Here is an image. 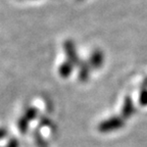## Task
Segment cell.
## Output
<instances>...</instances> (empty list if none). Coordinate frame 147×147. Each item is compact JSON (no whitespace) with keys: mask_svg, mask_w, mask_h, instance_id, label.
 I'll return each mask as SVG.
<instances>
[{"mask_svg":"<svg viewBox=\"0 0 147 147\" xmlns=\"http://www.w3.org/2000/svg\"><path fill=\"white\" fill-rule=\"evenodd\" d=\"M125 125V119L122 117H111L104 119L98 125V131L100 133H111L123 128Z\"/></svg>","mask_w":147,"mask_h":147,"instance_id":"1","label":"cell"},{"mask_svg":"<svg viewBox=\"0 0 147 147\" xmlns=\"http://www.w3.org/2000/svg\"><path fill=\"white\" fill-rule=\"evenodd\" d=\"M63 51H64V53H65V55H67V61L71 62L74 67L79 65V63L81 62L80 58H79L78 52H77L76 45H75V43H74L71 40H67V41H64Z\"/></svg>","mask_w":147,"mask_h":147,"instance_id":"2","label":"cell"},{"mask_svg":"<svg viewBox=\"0 0 147 147\" xmlns=\"http://www.w3.org/2000/svg\"><path fill=\"white\" fill-rule=\"evenodd\" d=\"M104 62V55L102 53V51L99 50V49H96L92 52L91 56L89 57V62L88 63L90 64L91 69H100L102 67V64Z\"/></svg>","mask_w":147,"mask_h":147,"instance_id":"3","label":"cell"},{"mask_svg":"<svg viewBox=\"0 0 147 147\" xmlns=\"http://www.w3.org/2000/svg\"><path fill=\"white\" fill-rule=\"evenodd\" d=\"M135 113V106H134V102L130 96H127L124 100L122 107V117L124 119H130L132 115Z\"/></svg>","mask_w":147,"mask_h":147,"instance_id":"4","label":"cell"},{"mask_svg":"<svg viewBox=\"0 0 147 147\" xmlns=\"http://www.w3.org/2000/svg\"><path fill=\"white\" fill-rule=\"evenodd\" d=\"M78 67H79V80L84 83L87 82L90 77V71H91L90 64L86 61H81L79 63Z\"/></svg>","mask_w":147,"mask_h":147,"instance_id":"5","label":"cell"},{"mask_svg":"<svg viewBox=\"0 0 147 147\" xmlns=\"http://www.w3.org/2000/svg\"><path fill=\"white\" fill-rule=\"evenodd\" d=\"M74 69V65L71 63V62L67 61L63 62L58 69V71H59V75L61 78H69L71 75V71Z\"/></svg>","mask_w":147,"mask_h":147,"instance_id":"6","label":"cell"},{"mask_svg":"<svg viewBox=\"0 0 147 147\" xmlns=\"http://www.w3.org/2000/svg\"><path fill=\"white\" fill-rule=\"evenodd\" d=\"M29 125H30V121L29 119H27L25 117H22L18 119V130H20V132H21L22 134H26L28 132V130H29Z\"/></svg>","mask_w":147,"mask_h":147,"instance_id":"7","label":"cell"},{"mask_svg":"<svg viewBox=\"0 0 147 147\" xmlns=\"http://www.w3.org/2000/svg\"><path fill=\"white\" fill-rule=\"evenodd\" d=\"M24 117L27 119H29L30 122L31 121H34V119H36L37 117H38V110H37V108L33 107V106L32 107H28L27 109H26Z\"/></svg>","mask_w":147,"mask_h":147,"instance_id":"8","label":"cell"},{"mask_svg":"<svg viewBox=\"0 0 147 147\" xmlns=\"http://www.w3.org/2000/svg\"><path fill=\"white\" fill-rule=\"evenodd\" d=\"M34 138H35V143H36L37 147H49L46 140L42 137V135L38 131L34 132Z\"/></svg>","mask_w":147,"mask_h":147,"instance_id":"9","label":"cell"},{"mask_svg":"<svg viewBox=\"0 0 147 147\" xmlns=\"http://www.w3.org/2000/svg\"><path fill=\"white\" fill-rule=\"evenodd\" d=\"M40 126L44 129H51V128H53L52 121L47 117H42L41 119H40Z\"/></svg>","mask_w":147,"mask_h":147,"instance_id":"10","label":"cell"},{"mask_svg":"<svg viewBox=\"0 0 147 147\" xmlns=\"http://www.w3.org/2000/svg\"><path fill=\"white\" fill-rule=\"evenodd\" d=\"M139 103L142 106L147 105V89H142L139 96Z\"/></svg>","mask_w":147,"mask_h":147,"instance_id":"11","label":"cell"},{"mask_svg":"<svg viewBox=\"0 0 147 147\" xmlns=\"http://www.w3.org/2000/svg\"><path fill=\"white\" fill-rule=\"evenodd\" d=\"M6 147H20V142H18V140L16 139V138H11L7 142Z\"/></svg>","mask_w":147,"mask_h":147,"instance_id":"12","label":"cell"},{"mask_svg":"<svg viewBox=\"0 0 147 147\" xmlns=\"http://www.w3.org/2000/svg\"><path fill=\"white\" fill-rule=\"evenodd\" d=\"M7 130L3 127H0V140H3L4 138H6L7 136Z\"/></svg>","mask_w":147,"mask_h":147,"instance_id":"13","label":"cell"},{"mask_svg":"<svg viewBox=\"0 0 147 147\" xmlns=\"http://www.w3.org/2000/svg\"><path fill=\"white\" fill-rule=\"evenodd\" d=\"M78 1H83V0H78Z\"/></svg>","mask_w":147,"mask_h":147,"instance_id":"14","label":"cell"}]
</instances>
